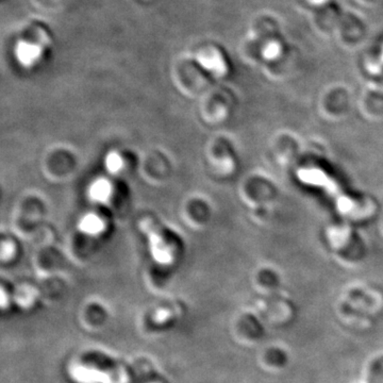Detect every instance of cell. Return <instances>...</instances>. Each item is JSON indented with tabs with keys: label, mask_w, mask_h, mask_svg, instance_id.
Listing matches in <instances>:
<instances>
[{
	"label": "cell",
	"mask_w": 383,
	"mask_h": 383,
	"mask_svg": "<svg viewBox=\"0 0 383 383\" xmlns=\"http://www.w3.org/2000/svg\"><path fill=\"white\" fill-rule=\"evenodd\" d=\"M149 237L151 254L157 262L166 265L175 260L174 248L163 233L158 229H153L149 233Z\"/></svg>",
	"instance_id": "6da1fadb"
},
{
	"label": "cell",
	"mask_w": 383,
	"mask_h": 383,
	"mask_svg": "<svg viewBox=\"0 0 383 383\" xmlns=\"http://www.w3.org/2000/svg\"><path fill=\"white\" fill-rule=\"evenodd\" d=\"M90 200L97 205H107L110 203L113 195V185L106 178H97L91 183L87 190Z\"/></svg>",
	"instance_id": "7a4b0ae2"
},
{
	"label": "cell",
	"mask_w": 383,
	"mask_h": 383,
	"mask_svg": "<svg viewBox=\"0 0 383 383\" xmlns=\"http://www.w3.org/2000/svg\"><path fill=\"white\" fill-rule=\"evenodd\" d=\"M78 227L79 230L87 237H99L107 229L104 218L94 212L85 214L79 222Z\"/></svg>",
	"instance_id": "3957f363"
},
{
	"label": "cell",
	"mask_w": 383,
	"mask_h": 383,
	"mask_svg": "<svg viewBox=\"0 0 383 383\" xmlns=\"http://www.w3.org/2000/svg\"><path fill=\"white\" fill-rule=\"evenodd\" d=\"M30 43L31 42H26L19 45L18 53H17L19 62L27 68L36 65V62L38 61L41 55H42V48L38 45L30 44Z\"/></svg>",
	"instance_id": "277c9868"
},
{
	"label": "cell",
	"mask_w": 383,
	"mask_h": 383,
	"mask_svg": "<svg viewBox=\"0 0 383 383\" xmlns=\"http://www.w3.org/2000/svg\"><path fill=\"white\" fill-rule=\"evenodd\" d=\"M104 166H106L107 170L110 174L117 175L123 171L125 162H124L123 158L117 151H112L109 153L107 156L106 160H104Z\"/></svg>",
	"instance_id": "5b68a950"
},
{
	"label": "cell",
	"mask_w": 383,
	"mask_h": 383,
	"mask_svg": "<svg viewBox=\"0 0 383 383\" xmlns=\"http://www.w3.org/2000/svg\"><path fill=\"white\" fill-rule=\"evenodd\" d=\"M244 327H245L248 335L252 338L262 337L263 333H264V328H263L261 323L252 315L245 316V318H244Z\"/></svg>",
	"instance_id": "8992f818"
},
{
	"label": "cell",
	"mask_w": 383,
	"mask_h": 383,
	"mask_svg": "<svg viewBox=\"0 0 383 383\" xmlns=\"http://www.w3.org/2000/svg\"><path fill=\"white\" fill-rule=\"evenodd\" d=\"M266 361L273 367H281L288 362V356L280 348H271L266 352Z\"/></svg>",
	"instance_id": "52a82bcc"
}]
</instances>
